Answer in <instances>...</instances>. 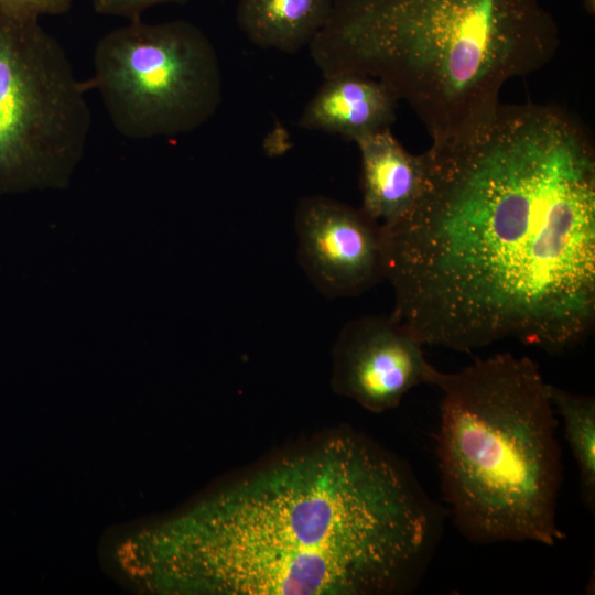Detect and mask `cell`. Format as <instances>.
Segmentation results:
<instances>
[{"mask_svg":"<svg viewBox=\"0 0 595 595\" xmlns=\"http://www.w3.org/2000/svg\"><path fill=\"white\" fill-rule=\"evenodd\" d=\"M559 44L540 0H334L309 48L324 77L386 84L440 140L487 118L502 86L545 66Z\"/></svg>","mask_w":595,"mask_h":595,"instance_id":"3","label":"cell"},{"mask_svg":"<svg viewBox=\"0 0 595 595\" xmlns=\"http://www.w3.org/2000/svg\"><path fill=\"white\" fill-rule=\"evenodd\" d=\"M585 9L588 13L594 14L595 12V0H582Z\"/></svg>","mask_w":595,"mask_h":595,"instance_id":"15","label":"cell"},{"mask_svg":"<svg viewBox=\"0 0 595 595\" xmlns=\"http://www.w3.org/2000/svg\"><path fill=\"white\" fill-rule=\"evenodd\" d=\"M86 93L39 20L0 12V199L68 184L91 125Z\"/></svg>","mask_w":595,"mask_h":595,"instance_id":"5","label":"cell"},{"mask_svg":"<svg viewBox=\"0 0 595 595\" xmlns=\"http://www.w3.org/2000/svg\"><path fill=\"white\" fill-rule=\"evenodd\" d=\"M399 99L382 82L357 73L324 77L298 126L357 141L390 129Z\"/></svg>","mask_w":595,"mask_h":595,"instance_id":"9","label":"cell"},{"mask_svg":"<svg viewBox=\"0 0 595 595\" xmlns=\"http://www.w3.org/2000/svg\"><path fill=\"white\" fill-rule=\"evenodd\" d=\"M73 0H0V12L20 19H36L43 15L64 14L72 8Z\"/></svg>","mask_w":595,"mask_h":595,"instance_id":"13","label":"cell"},{"mask_svg":"<svg viewBox=\"0 0 595 595\" xmlns=\"http://www.w3.org/2000/svg\"><path fill=\"white\" fill-rule=\"evenodd\" d=\"M361 161V208L381 225L405 215L420 195L424 160L412 154L391 129L356 141Z\"/></svg>","mask_w":595,"mask_h":595,"instance_id":"10","label":"cell"},{"mask_svg":"<svg viewBox=\"0 0 595 595\" xmlns=\"http://www.w3.org/2000/svg\"><path fill=\"white\" fill-rule=\"evenodd\" d=\"M334 0H238L236 22L263 50L296 53L327 23Z\"/></svg>","mask_w":595,"mask_h":595,"instance_id":"11","label":"cell"},{"mask_svg":"<svg viewBox=\"0 0 595 595\" xmlns=\"http://www.w3.org/2000/svg\"><path fill=\"white\" fill-rule=\"evenodd\" d=\"M93 63L84 87L98 90L113 127L129 139L192 132L221 104L217 51L187 20H131L97 42Z\"/></svg>","mask_w":595,"mask_h":595,"instance_id":"6","label":"cell"},{"mask_svg":"<svg viewBox=\"0 0 595 595\" xmlns=\"http://www.w3.org/2000/svg\"><path fill=\"white\" fill-rule=\"evenodd\" d=\"M295 230L300 266L326 298L357 296L385 279L382 226L361 207L323 195L303 197Z\"/></svg>","mask_w":595,"mask_h":595,"instance_id":"7","label":"cell"},{"mask_svg":"<svg viewBox=\"0 0 595 595\" xmlns=\"http://www.w3.org/2000/svg\"><path fill=\"white\" fill-rule=\"evenodd\" d=\"M429 505L393 461L337 433L270 461L160 534L163 575L216 595L399 591L431 547Z\"/></svg>","mask_w":595,"mask_h":595,"instance_id":"2","label":"cell"},{"mask_svg":"<svg viewBox=\"0 0 595 595\" xmlns=\"http://www.w3.org/2000/svg\"><path fill=\"white\" fill-rule=\"evenodd\" d=\"M420 339L391 314L349 321L333 349V388L374 413L398 407L434 367Z\"/></svg>","mask_w":595,"mask_h":595,"instance_id":"8","label":"cell"},{"mask_svg":"<svg viewBox=\"0 0 595 595\" xmlns=\"http://www.w3.org/2000/svg\"><path fill=\"white\" fill-rule=\"evenodd\" d=\"M429 385L442 392L436 454L459 531L479 543L563 540L556 420L538 365L496 354L455 372L434 368Z\"/></svg>","mask_w":595,"mask_h":595,"instance_id":"4","label":"cell"},{"mask_svg":"<svg viewBox=\"0 0 595 595\" xmlns=\"http://www.w3.org/2000/svg\"><path fill=\"white\" fill-rule=\"evenodd\" d=\"M411 209L383 230L391 315L461 353L517 339L548 353L595 324V147L556 105L499 104L432 140Z\"/></svg>","mask_w":595,"mask_h":595,"instance_id":"1","label":"cell"},{"mask_svg":"<svg viewBox=\"0 0 595 595\" xmlns=\"http://www.w3.org/2000/svg\"><path fill=\"white\" fill-rule=\"evenodd\" d=\"M94 10L104 15L122 17L126 19H141V14L149 8L159 4H185L191 0H90Z\"/></svg>","mask_w":595,"mask_h":595,"instance_id":"14","label":"cell"},{"mask_svg":"<svg viewBox=\"0 0 595 595\" xmlns=\"http://www.w3.org/2000/svg\"><path fill=\"white\" fill-rule=\"evenodd\" d=\"M553 408L564 421V435L578 468L584 505L595 506V398L549 385Z\"/></svg>","mask_w":595,"mask_h":595,"instance_id":"12","label":"cell"}]
</instances>
